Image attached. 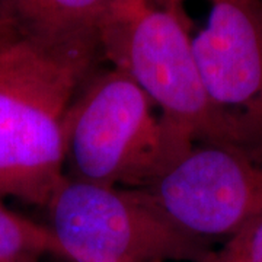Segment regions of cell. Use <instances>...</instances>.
I'll return each instance as SVG.
<instances>
[{
	"label": "cell",
	"mask_w": 262,
	"mask_h": 262,
	"mask_svg": "<svg viewBox=\"0 0 262 262\" xmlns=\"http://www.w3.org/2000/svg\"><path fill=\"white\" fill-rule=\"evenodd\" d=\"M103 61L95 41H0V200L46 207L66 178L67 111Z\"/></svg>",
	"instance_id": "6da1fadb"
},
{
	"label": "cell",
	"mask_w": 262,
	"mask_h": 262,
	"mask_svg": "<svg viewBox=\"0 0 262 262\" xmlns=\"http://www.w3.org/2000/svg\"><path fill=\"white\" fill-rule=\"evenodd\" d=\"M46 208L60 256L72 262H206L214 252L140 188L64 178Z\"/></svg>",
	"instance_id": "7a4b0ae2"
},
{
	"label": "cell",
	"mask_w": 262,
	"mask_h": 262,
	"mask_svg": "<svg viewBox=\"0 0 262 262\" xmlns=\"http://www.w3.org/2000/svg\"><path fill=\"white\" fill-rule=\"evenodd\" d=\"M162 168L163 136L155 103L124 69L101 66L66 115V178L143 188Z\"/></svg>",
	"instance_id": "3957f363"
},
{
	"label": "cell",
	"mask_w": 262,
	"mask_h": 262,
	"mask_svg": "<svg viewBox=\"0 0 262 262\" xmlns=\"http://www.w3.org/2000/svg\"><path fill=\"white\" fill-rule=\"evenodd\" d=\"M189 39L213 139L262 158V0H168Z\"/></svg>",
	"instance_id": "277c9868"
},
{
	"label": "cell",
	"mask_w": 262,
	"mask_h": 262,
	"mask_svg": "<svg viewBox=\"0 0 262 262\" xmlns=\"http://www.w3.org/2000/svg\"><path fill=\"white\" fill-rule=\"evenodd\" d=\"M103 53L155 103L163 136V168L196 141L213 139L204 84L187 32L168 0H137L105 38Z\"/></svg>",
	"instance_id": "5b68a950"
},
{
	"label": "cell",
	"mask_w": 262,
	"mask_h": 262,
	"mask_svg": "<svg viewBox=\"0 0 262 262\" xmlns=\"http://www.w3.org/2000/svg\"><path fill=\"white\" fill-rule=\"evenodd\" d=\"M187 233L211 245L262 214V158L201 140L140 188Z\"/></svg>",
	"instance_id": "8992f818"
},
{
	"label": "cell",
	"mask_w": 262,
	"mask_h": 262,
	"mask_svg": "<svg viewBox=\"0 0 262 262\" xmlns=\"http://www.w3.org/2000/svg\"><path fill=\"white\" fill-rule=\"evenodd\" d=\"M137 0H0V41L102 44Z\"/></svg>",
	"instance_id": "52a82bcc"
},
{
	"label": "cell",
	"mask_w": 262,
	"mask_h": 262,
	"mask_svg": "<svg viewBox=\"0 0 262 262\" xmlns=\"http://www.w3.org/2000/svg\"><path fill=\"white\" fill-rule=\"evenodd\" d=\"M47 255L60 256L47 226L10 211L0 200V262H42Z\"/></svg>",
	"instance_id": "ba28073f"
},
{
	"label": "cell",
	"mask_w": 262,
	"mask_h": 262,
	"mask_svg": "<svg viewBox=\"0 0 262 262\" xmlns=\"http://www.w3.org/2000/svg\"><path fill=\"white\" fill-rule=\"evenodd\" d=\"M206 262H262V214L227 239Z\"/></svg>",
	"instance_id": "9c48e42d"
}]
</instances>
